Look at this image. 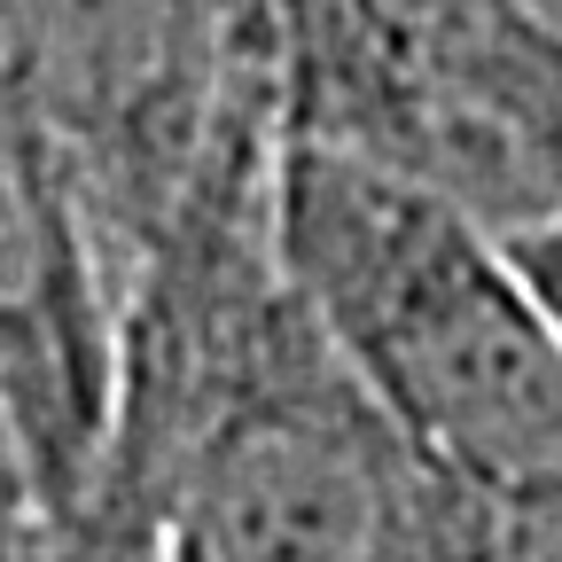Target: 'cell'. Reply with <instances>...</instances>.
Returning <instances> with one entry per match:
<instances>
[{"mask_svg": "<svg viewBox=\"0 0 562 562\" xmlns=\"http://www.w3.org/2000/svg\"><path fill=\"white\" fill-rule=\"evenodd\" d=\"M516 266V281L531 290V305L547 313V328L562 336V203L539 211V220H516V227H492Z\"/></svg>", "mask_w": 562, "mask_h": 562, "instance_id": "7", "label": "cell"}, {"mask_svg": "<svg viewBox=\"0 0 562 562\" xmlns=\"http://www.w3.org/2000/svg\"><path fill=\"white\" fill-rule=\"evenodd\" d=\"M110 344L117 281L79 180L32 125V110L0 87V406L16 422L55 554H70V516L94 476Z\"/></svg>", "mask_w": 562, "mask_h": 562, "instance_id": "5", "label": "cell"}, {"mask_svg": "<svg viewBox=\"0 0 562 562\" xmlns=\"http://www.w3.org/2000/svg\"><path fill=\"white\" fill-rule=\"evenodd\" d=\"M281 125L446 188L484 227L562 203V0H266Z\"/></svg>", "mask_w": 562, "mask_h": 562, "instance_id": "3", "label": "cell"}, {"mask_svg": "<svg viewBox=\"0 0 562 562\" xmlns=\"http://www.w3.org/2000/svg\"><path fill=\"white\" fill-rule=\"evenodd\" d=\"M273 235L375 406L453 501L469 554H562V336L446 188L281 125Z\"/></svg>", "mask_w": 562, "mask_h": 562, "instance_id": "2", "label": "cell"}, {"mask_svg": "<svg viewBox=\"0 0 562 562\" xmlns=\"http://www.w3.org/2000/svg\"><path fill=\"white\" fill-rule=\"evenodd\" d=\"M281 79L220 133L117 297L87 562H461L469 531L297 290L273 235Z\"/></svg>", "mask_w": 562, "mask_h": 562, "instance_id": "1", "label": "cell"}, {"mask_svg": "<svg viewBox=\"0 0 562 562\" xmlns=\"http://www.w3.org/2000/svg\"><path fill=\"white\" fill-rule=\"evenodd\" d=\"M266 55V0H0V87L79 180L117 297Z\"/></svg>", "mask_w": 562, "mask_h": 562, "instance_id": "4", "label": "cell"}, {"mask_svg": "<svg viewBox=\"0 0 562 562\" xmlns=\"http://www.w3.org/2000/svg\"><path fill=\"white\" fill-rule=\"evenodd\" d=\"M47 554H55V539H47L40 492H32V469L16 446V422L0 406V562H47Z\"/></svg>", "mask_w": 562, "mask_h": 562, "instance_id": "6", "label": "cell"}]
</instances>
